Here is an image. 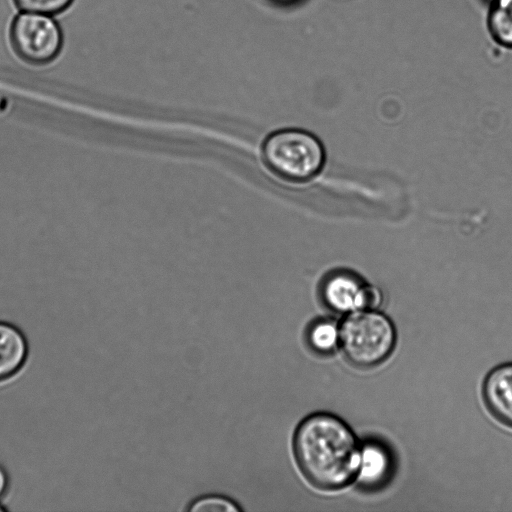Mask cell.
Segmentation results:
<instances>
[{
	"label": "cell",
	"instance_id": "3",
	"mask_svg": "<svg viewBox=\"0 0 512 512\" xmlns=\"http://www.w3.org/2000/svg\"><path fill=\"white\" fill-rule=\"evenodd\" d=\"M262 155L267 166L279 177L291 182H305L316 176L325 161L319 139L302 129H281L263 143Z\"/></svg>",
	"mask_w": 512,
	"mask_h": 512
},
{
	"label": "cell",
	"instance_id": "2",
	"mask_svg": "<svg viewBox=\"0 0 512 512\" xmlns=\"http://www.w3.org/2000/svg\"><path fill=\"white\" fill-rule=\"evenodd\" d=\"M339 347L346 360L360 369L373 368L389 358L397 341L391 319L377 310L348 313L339 326Z\"/></svg>",
	"mask_w": 512,
	"mask_h": 512
},
{
	"label": "cell",
	"instance_id": "11",
	"mask_svg": "<svg viewBox=\"0 0 512 512\" xmlns=\"http://www.w3.org/2000/svg\"><path fill=\"white\" fill-rule=\"evenodd\" d=\"M187 510L191 512H238L241 507L228 497L207 495L192 501Z\"/></svg>",
	"mask_w": 512,
	"mask_h": 512
},
{
	"label": "cell",
	"instance_id": "10",
	"mask_svg": "<svg viewBox=\"0 0 512 512\" xmlns=\"http://www.w3.org/2000/svg\"><path fill=\"white\" fill-rule=\"evenodd\" d=\"M487 27L495 42L512 48V0H495L490 3Z\"/></svg>",
	"mask_w": 512,
	"mask_h": 512
},
{
	"label": "cell",
	"instance_id": "4",
	"mask_svg": "<svg viewBox=\"0 0 512 512\" xmlns=\"http://www.w3.org/2000/svg\"><path fill=\"white\" fill-rule=\"evenodd\" d=\"M9 39L21 60L38 66L54 61L64 41L62 29L52 16L23 11L14 17Z\"/></svg>",
	"mask_w": 512,
	"mask_h": 512
},
{
	"label": "cell",
	"instance_id": "8",
	"mask_svg": "<svg viewBox=\"0 0 512 512\" xmlns=\"http://www.w3.org/2000/svg\"><path fill=\"white\" fill-rule=\"evenodd\" d=\"M27 354L23 333L12 324L0 322V381L15 375L24 365Z\"/></svg>",
	"mask_w": 512,
	"mask_h": 512
},
{
	"label": "cell",
	"instance_id": "9",
	"mask_svg": "<svg viewBox=\"0 0 512 512\" xmlns=\"http://www.w3.org/2000/svg\"><path fill=\"white\" fill-rule=\"evenodd\" d=\"M339 341V325L333 319L314 320L306 330L307 345L316 354L333 353L339 347Z\"/></svg>",
	"mask_w": 512,
	"mask_h": 512
},
{
	"label": "cell",
	"instance_id": "12",
	"mask_svg": "<svg viewBox=\"0 0 512 512\" xmlns=\"http://www.w3.org/2000/svg\"><path fill=\"white\" fill-rule=\"evenodd\" d=\"M74 0H13L15 6L23 12L45 15H58L66 11Z\"/></svg>",
	"mask_w": 512,
	"mask_h": 512
},
{
	"label": "cell",
	"instance_id": "7",
	"mask_svg": "<svg viewBox=\"0 0 512 512\" xmlns=\"http://www.w3.org/2000/svg\"><path fill=\"white\" fill-rule=\"evenodd\" d=\"M393 470V460L388 449L375 441L361 447V460L356 480L364 489H375L384 485Z\"/></svg>",
	"mask_w": 512,
	"mask_h": 512
},
{
	"label": "cell",
	"instance_id": "13",
	"mask_svg": "<svg viewBox=\"0 0 512 512\" xmlns=\"http://www.w3.org/2000/svg\"><path fill=\"white\" fill-rule=\"evenodd\" d=\"M8 487V477L5 470L0 466V498L5 494Z\"/></svg>",
	"mask_w": 512,
	"mask_h": 512
},
{
	"label": "cell",
	"instance_id": "15",
	"mask_svg": "<svg viewBox=\"0 0 512 512\" xmlns=\"http://www.w3.org/2000/svg\"><path fill=\"white\" fill-rule=\"evenodd\" d=\"M5 508L2 507V505H0V511H4Z\"/></svg>",
	"mask_w": 512,
	"mask_h": 512
},
{
	"label": "cell",
	"instance_id": "5",
	"mask_svg": "<svg viewBox=\"0 0 512 512\" xmlns=\"http://www.w3.org/2000/svg\"><path fill=\"white\" fill-rule=\"evenodd\" d=\"M321 297L323 303L337 313L376 310L382 301L379 290L346 272L334 273L325 278L321 286Z\"/></svg>",
	"mask_w": 512,
	"mask_h": 512
},
{
	"label": "cell",
	"instance_id": "6",
	"mask_svg": "<svg viewBox=\"0 0 512 512\" xmlns=\"http://www.w3.org/2000/svg\"><path fill=\"white\" fill-rule=\"evenodd\" d=\"M482 395L493 417L512 428V362L502 363L486 375Z\"/></svg>",
	"mask_w": 512,
	"mask_h": 512
},
{
	"label": "cell",
	"instance_id": "14",
	"mask_svg": "<svg viewBox=\"0 0 512 512\" xmlns=\"http://www.w3.org/2000/svg\"><path fill=\"white\" fill-rule=\"evenodd\" d=\"M265 1L273 3V4H277V5H282V4H288V3L292 2L293 0H265Z\"/></svg>",
	"mask_w": 512,
	"mask_h": 512
},
{
	"label": "cell",
	"instance_id": "16",
	"mask_svg": "<svg viewBox=\"0 0 512 512\" xmlns=\"http://www.w3.org/2000/svg\"><path fill=\"white\" fill-rule=\"evenodd\" d=\"M488 1L491 3V2H493V1H495V0H488Z\"/></svg>",
	"mask_w": 512,
	"mask_h": 512
},
{
	"label": "cell",
	"instance_id": "1",
	"mask_svg": "<svg viewBox=\"0 0 512 512\" xmlns=\"http://www.w3.org/2000/svg\"><path fill=\"white\" fill-rule=\"evenodd\" d=\"M293 453L306 480L320 490H339L356 480L361 446L351 427L327 412L305 417L293 435Z\"/></svg>",
	"mask_w": 512,
	"mask_h": 512
}]
</instances>
